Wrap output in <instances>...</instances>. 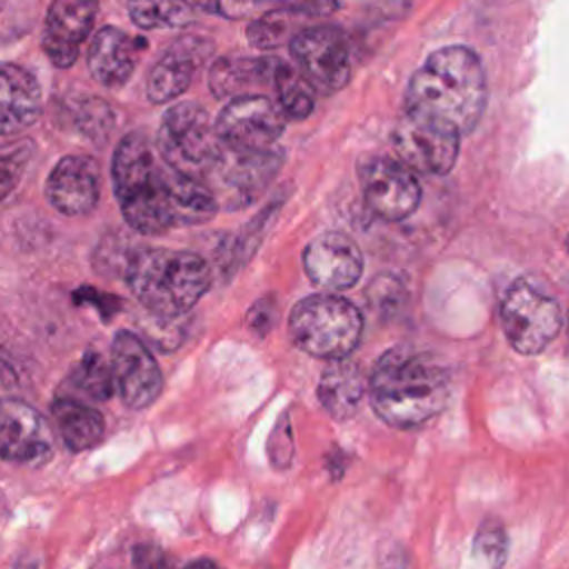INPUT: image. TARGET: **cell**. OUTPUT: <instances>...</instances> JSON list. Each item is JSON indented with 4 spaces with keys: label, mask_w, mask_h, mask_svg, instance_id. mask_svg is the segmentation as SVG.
I'll return each mask as SVG.
<instances>
[{
    "label": "cell",
    "mask_w": 569,
    "mask_h": 569,
    "mask_svg": "<svg viewBox=\"0 0 569 569\" xmlns=\"http://www.w3.org/2000/svg\"><path fill=\"white\" fill-rule=\"evenodd\" d=\"M211 47L213 44L200 36H182L176 40L149 69L147 98L153 104L180 98L189 89L198 67L209 60Z\"/></svg>",
    "instance_id": "cell-18"
},
{
    "label": "cell",
    "mask_w": 569,
    "mask_h": 569,
    "mask_svg": "<svg viewBox=\"0 0 569 569\" xmlns=\"http://www.w3.org/2000/svg\"><path fill=\"white\" fill-rule=\"evenodd\" d=\"M367 391L371 409L382 422L396 429H416L447 407L451 373L438 356L400 345L378 358Z\"/></svg>",
    "instance_id": "cell-2"
},
{
    "label": "cell",
    "mask_w": 569,
    "mask_h": 569,
    "mask_svg": "<svg viewBox=\"0 0 569 569\" xmlns=\"http://www.w3.org/2000/svg\"><path fill=\"white\" fill-rule=\"evenodd\" d=\"M144 42L118 27H102L93 33L87 51V67L91 78L107 87H122L136 71V62Z\"/></svg>",
    "instance_id": "cell-19"
},
{
    "label": "cell",
    "mask_w": 569,
    "mask_h": 569,
    "mask_svg": "<svg viewBox=\"0 0 569 569\" xmlns=\"http://www.w3.org/2000/svg\"><path fill=\"white\" fill-rule=\"evenodd\" d=\"M22 365L9 347H0V382L7 389H16L22 382Z\"/></svg>",
    "instance_id": "cell-35"
},
{
    "label": "cell",
    "mask_w": 569,
    "mask_h": 569,
    "mask_svg": "<svg viewBox=\"0 0 569 569\" xmlns=\"http://www.w3.org/2000/svg\"><path fill=\"white\" fill-rule=\"evenodd\" d=\"M267 451H269L273 467H278V469L289 467V462L293 458V438H291V425H289L287 416L280 418V422L276 425V429L269 438Z\"/></svg>",
    "instance_id": "cell-31"
},
{
    "label": "cell",
    "mask_w": 569,
    "mask_h": 569,
    "mask_svg": "<svg viewBox=\"0 0 569 569\" xmlns=\"http://www.w3.org/2000/svg\"><path fill=\"white\" fill-rule=\"evenodd\" d=\"M276 91V107L280 109L282 118L287 120H302L316 107V91L311 84L298 73L296 67L280 62L273 78Z\"/></svg>",
    "instance_id": "cell-24"
},
{
    "label": "cell",
    "mask_w": 569,
    "mask_h": 569,
    "mask_svg": "<svg viewBox=\"0 0 569 569\" xmlns=\"http://www.w3.org/2000/svg\"><path fill=\"white\" fill-rule=\"evenodd\" d=\"M69 116H71L76 129H78L84 138H89V140H93V142H102V140L109 136V131H111V127H113V122H116L113 109H111L104 100L93 98V96L78 100V102L71 107Z\"/></svg>",
    "instance_id": "cell-28"
},
{
    "label": "cell",
    "mask_w": 569,
    "mask_h": 569,
    "mask_svg": "<svg viewBox=\"0 0 569 569\" xmlns=\"http://www.w3.org/2000/svg\"><path fill=\"white\" fill-rule=\"evenodd\" d=\"M53 422L71 451H84L96 447L104 436V418L98 409H91L73 398H58L51 405Z\"/></svg>",
    "instance_id": "cell-23"
},
{
    "label": "cell",
    "mask_w": 569,
    "mask_h": 569,
    "mask_svg": "<svg viewBox=\"0 0 569 569\" xmlns=\"http://www.w3.org/2000/svg\"><path fill=\"white\" fill-rule=\"evenodd\" d=\"M280 162V149L244 153L222 147L216 164L204 178V184L218 204L222 202L229 209H238L262 193V189L276 176Z\"/></svg>",
    "instance_id": "cell-10"
},
{
    "label": "cell",
    "mask_w": 569,
    "mask_h": 569,
    "mask_svg": "<svg viewBox=\"0 0 569 569\" xmlns=\"http://www.w3.org/2000/svg\"><path fill=\"white\" fill-rule=\"evenodd\" d=\"M365 393L367 380L358 362L349 358L329 360L318 382V400L331 418L349 420L356 416Z\"/></svg>",
    "instance_id": "cell-22"
},
{
    "label": "cell",
    "mask_w": 569,
    "mask_h": 569,
    "mask_svg": "<svg viewBox=\"0 0 569 569\" xmlns=\"http://www.w3.org/2000/svg\"><path fill=\"white\" fill-rule=\"evenodd\" d=\"M362 313L338 293H313L296 302L289 313V336L298 349L313 358L340 360L358 347Z\"/></svg>",
    "instance_id": "cell-5"
},
{
    "label": "cell",
    "mask_w": 569,
    "mask_h": 569,
    "mask_svg": "<svg viewBox=\"0 0 569 569\" xmlns=\"http://www.w3.org/2000/svg\"><path fill=\"white\" fill-rule=\"evenodd\" d=\"M476 551L482 553L491 569H500L507 556V536L500 522L485 520L476 536Z\"/></svg>",
    "instance_id": "cell-30"
},
{
    "label": "cell",
    "mask_w": 569,
    "mask_h": 569,
    "mask_svg": "<svg viewBox=\"0 0 569 569\" xmlns=\"http://www.w3.org/2000/svg\"><path fill=\"white\" fill-rule=\"evenodd\" d=\"M133 569H178L171 558L153 547V545H138L133 549Z\"/></svg>",
    "instance_id": "cell-34"
},
{
    "label": "cell",
    "mask_w": 569,
    "mask_h": 569,
    "mask_svg": "<svg viewBox=\"0 0 569 569\" xmlns=\"http://www.w3.org/2000/svg\"><path fill=\"white\" fill-rule=\"evenodd\" d=\"M124 280L153 318L178 320L207 293L213 273L193 251L140 247L124 260Z\"/></svg>",
    "instance_id": "cell-4"
},
{
    "label": "cell",
    "mask_w": 569,
    "mask_h": 569,
    "mask_svg": "<svg viewBox=\"0 0 569 569\" xmlns=\"http://www.w3.org/2000/svg\"><path fill=\"white\" fill-rule=\"evenodd\" d=\"M298 73L316 93H336L351 78V53L336 27H307L289 44Z\"/></svg>",
    "instance_id": "cell-9"
},
{
    "label": "cell",
    "mask_w": 569,
    "mask_h": 569,
    "mask_svg": "<svg viewBox=\"0 0 569 569\" xmlns=\"http://www.w3.org/2000/svg\"><path fill=\"white\" fill-rule=\"evenodd\" d=\"M287 18L284 11L276 9L269 11L260 18H256L253 22H249L247 27V40L256 47V49H273L280 47L284 42L287 36Z\"/></svg>",
    "instance_id": "cell-29"
},
{
    "label": "cell",
    "mask_w": 569,
    "mask_h": 569,
    "mask_svg": "<svg viewBox=\"0 0 569 569\" xmlns=\"http://www.w3.org/2000/svg\"><path fill=\"white\" fill-rule=\"evenodd\" d=\"M71 382L93 400H109L116 389L111 367L96 351L84 353V358L76 365L71 371Z\"/></svg>",
    "instance_id": "cell-27"
},
{
    "label": "cell",
    "mask_w": 569,
    "mask_h": 569,
    "mask_svg": "<svg viewBox=\"0 0 569 569\" xmlns=\"http://www.w3.org/2000/svg\"><path fill=\"white\" fill-rule=\"evenodd\" d=\"M182 569H220V567L213 560H209V558H198V560L187 562Z\"/></svg>",
    "instance_id": "cell-36"
},
{
    "label": "cell",
    "mask_w": 569,
    "mask_h": 569,
    "mask_svg": "<svg viewBox=\"0 0 569 569\" xmlns=\"http://www.w3.org/2000/svg\"><path fill=\"white\" fill-rule=\"evenodd\" d=\"M278 58H218L209 71V89L220 100H236L242 96H260L273 89Z\"/></svg>",
    "instance_id": "cell-21"
},
{
    "label": "cell",
    "mask_w": 569,
    "mask_h": 569,
    "mask_svg": "<svg viewBox=\"0 0 569 569\" xmlns=\"http://www.w3.org/2000/svg\"><path fill=\"white\" fill-rule=\"evenodd\" d=\"M98 16V0H51L44 29L42 49L58 69H69L89 38Z\"/></svg>",
    "instance_id": "cell-17"
},
{
    "label": "cell",
    "mask_w": 569,
    "mask_h": 569,
    "mask_svg": "<svg viewBox=\"0 0 569 569\" xmlns=\"http://www.w3.org/2000/svg\"><path fill=\"white\" fill-rule=\"evenodd\" d=\"M284 13H302L311 18L329 16L338 9V0H273Z\"/></svg>",
    "instance_id": "cell-32"
},
{
    "label": "cell",
    "mask_w": 569,
    "mask_h": 569,
    "mask_svg": "<svg viewBox=\"0 0 569 569\" xmlns=\"http://www.w3.org/2000/svg\"><path fill=\"white\" fill-rule=\"evenodd\" d=\"M33 153L36 144L29 138H16L0 144V204L7 202L22 182Z\"/></svg>",
    "instance_id": "cell-26"
},
{
    "label": "cell",
    "mask_w": 569,
    "mask_h": 569,
    "mask_svg": "<svg viewBox=\"0 0 569 569\" xmlns=\"http://www.w3.org/2000/svg\"><path fill=\"white\" fill-rule=\"evenodd\" d=\"M309 280L327 291L351 289L365 269L360 247L342 231H322L302 251Z\"/></svg>",
    "instance_id": "cell-15"
},
{
    "label": "cell",
    "mask_w": 569,
    "mask_h": 569,
    "mask_svg": "<svg viewBox=\"0 0 569 569\" xmlns=\"http://www.w3.org/2000/svg\"><path fill=\"white\" fill-rule=\"evenodd\" d=\"M276 316H278V309H276L273 298H262V300H258V302L249 309V313H247V325H249L256 333L264 336L267 331H271V327H273V322H276Z\"/></svg>",
    "instance_id": "cell-33"
},
{
    "label": "cell",
    "mask_w": 569,
    "mask_h": 569,
    "mask_svg": "<svg viewBox=\"0 0 569 569\" xmlns=\"http://www.w3.org/2000/svg\"><path fill=\"white\" fill-rule=\"evenodd\" d=\"M113 385L129 409L149 407L162 389L160 367L149 347L131 331H118L111 342Z\"/></svg>",
    "instance_id": "cell-14"
},
{
    "label": "cell",
    "mask_w": 569,
    "mask_h": 569,
    "mask_svg": "<svg viewBox=\"0 0 569 569\" xmlns=\"http://www.w3.org/2000/svg\"><path fill=\"white\" fill-rule=\"evenodd\" d=\"M487 107L485 67L476 51L462 44L436 49L413 71L405 93V111L451 124L471 133Z\"/></svg>",
    "instance_id": "cell-3"
},
{
    "label": "cell",
    "mask_w": 569,
    "mask_h": 569,
    "mask_svg": "<svg viewBox=\"0 0 569 569\" xmlns=\"http://www.w3.org/2000/svg\"><path fill=\"white\" fill-rule=\"evenodd\" d=\"M498 320L511 349L522 356L545 351L562 329V311L556 298L527 278L509 284L500 300Z\"/></svg>",
    "instance_id": "cell-7"
},
{
    "label": "cell",
    "mask_w": 569,
    "mask_h": 569,
    "mask_svg": "<svg viewBox=\"0 0 569 569\" xmlns=\"http://www.w3.org/2000/svg\"><path fill=\"white\" fill-rule=\"evenodd\" d=\"M53 456L47 420L20 398H0V460L40 467Z\"/></svg>",
    "instance_id": "cell-13"
},
{
    "label": "cell",
    "mask_w": 569,
    "mask_h": 569,
    "mask_svg": "<svg viewBox=\"0 0 569 569\" xmlns=\"http://www.w3.org/2000/svg\"><path fill=\"white\" fill-rule=\"evenodd\" d=\"M100 164L91 156L69 153L51 169L44 196L58 213L82 218L96 209L100 200Z\"/></svg>",
    "instance_id": "cell-16"
},
{
    "label": "cell",
    "mask_w": 569,
    "mask_h": 569,
    "mask_svg": "<svg viewBox=\"0 0 569 569\" xmlns=\"http://www.w3.org/2000/svg\"><path fill=\"white\" fill-rule=\"evenodd\" d=\"M111 180L124 222L142 236L200 224L218 211L209 187L169 167L142 131H131L118 142Z\"/></svg>",
    "instance_id": "cell-1"
},
{
    "label": "cell",
    "mask_w": 569,
    "mask_h": 569,
    "mask_svg": "<svg viewBox=\"0 0 569 569\" xmlns=\"http://www.w3.org/2000/svg\"><path fill=\"white\" fill-rule=\"evenodd\" d=\"M129 18L140 29H171L193 20L184 0H127Z\"/></svg>",
    "instance_id": "cell-25"
},
{
    "label": "cell",
    "mask_w": 569,
    "mask_h": 569,
    "mask_svg": "<svg viewBox=\"0 0 569 569\" xmlns=\"http://www.w3.org/2000/svg\"><path fill=\"white\" fill-rule=\"evenodd\" d=\"M216 138L231 151H267L284 131V118L267 96H242L229 100L213 122Z\"/></svg>",
    "instance_id": "cell-11"
},
{
    "label": "cell",
    "mask_w": 569,
    "mask_h": 569,
    "mask_svg": "<svg viewBox=\"0 0 569 569\" xmlns=\"http://www.w3.org/2000/svg\"><path fill=\"white\" fill-rule=\"evenodd\" d=\"M460 138L451 124L413 111H402L391 129L398 162L425 176H445L453 169Z\"/></svg>",
    "instance_id": "cell-8"
},
{
    "label": "cell",
    "mask_w": 569,
    "mask_h": 569,
    "mask_svg": "<svg viewBox=\"0 0 569 569\" xmlns=\"http://www.w3.org/2000/svg\"><path fill=\"white\" fill-rule=\"evenodd\" d=\"M153 144L169 167L202 182L222 151L209 113L198 102L173 104L164 113Z\"/></svg>",
    "instance_id": "cell-6"
},
{
    "label": "cell",
    "mask_w": 569,
    "mask_h": 569,
    "mask_svg": "<svg viewBox=\"0 0 569 569\" xmlns=\"http://www.w3.org/2000/svg\"><path fill=\"white\" fill-rule=\"evenodd\" d=\"M360 182L367 207L389 222L409 218L422 198V187L416 173L393 158H369L360 167Z\"/></svg>",
    "instance_id": "cell-12"
},
{
    "label": "cell",
    "mask_w": 569,
    "mask_h": 569,
    "mask_svg": "<svg viewBox=\"0 0 569 569\" xmlns=\"http://www.w3.org/2000/svg\"><path fill=\"white\" fill-rule=\"evenodd\" d=\"M42 113V91L31 71L0 62V136L27 131Z\"/></svg>",
    "instance_id": "cell-20"
}]
</instances>
